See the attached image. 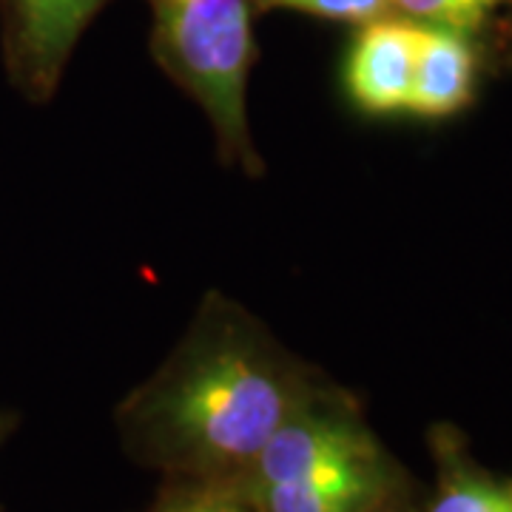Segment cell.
I'll return each instance as SVG.
<instances>
[{
    "mask_svg": "<svg viewBox=\"0 0 512 512\" xmlns=\"http://www.w3.org/2000/svg\"><path fill=\"white\" fill-rule=\"evenodd\" d=\"M319 376L254 313L211 291L163 365L117 407L120 441L168 481L231 484Z\"/></svg>",
    "mask_w": 512,
    "mask_h": 512,
    "instance_id": "obj_1",
    "label": "cell"
},
{
    "mask_svg": "<svg viewBox=\"0 0 512 512\" xmlns=\"http://www.w3.org/2000/svg\"><path fill=\"white\" fill-rule=\"evenodd\" d=\"M154 12L151 52L214 128L225 165L262 174V157L248 128V74L256 46L251 0H148Z\"/></svg>",
    "mask_w": 512,
    "mask_h": 512,
    "instance_id": "obj_2",
    "label": "cell"
},
{
    "mask_svg": "<svg viewBox=\"0 0 512 512\" xmlns=\"http://www.w3.org/2000/svg\"><path fill=\"white\" fill-rule=\"evenodd\" d=\"M376 450H382V444L370 433L356 402L330 384L328 376H319L271 433L248 470L228 487L248 495L291 484Z\"/></svg>",
    "mask_w": 512,
    "mask_h": 512,
    "instance_id": "obj_3",
    "label": "cell"
},
{
    "mask_svg": "<svg viewBox=\"0 0 512 512\" xmlns=\"http://www.w3.org/2000/svg\"><path fill=\"white\" fill-rule=\"evenodd\" d=\"M106 0H0L3 66L29 103L52 100L74 46Z\"/></svg>",
    "mask_w": 512,
    "mask_h": 512,
    "instance_id": "obj_4",
    "label": "cell"
},
{
    "mask_svg": "<svg viewBox=\"0 0 512 512\" xmlns=\"http://www.w3.org/2000/svg\"><path fill=\"white\" fill-rule=\"evenodd\" d=\"M419 23L376 18L362 23L345 66V86L367 114H402L410 106Z\"/></svg>",
    "mask_w": 512,
    "mask_h": 512,
    "instance_id": "obj_5",
    "label": "cell"
},
{
    "mask_svg": "<svg viewBox=\"0 0 512 512\" xmlns=\"http://www.w3.org/2000/svg\"><path fill=\"white\" fill-rule=\"evenodd\" d=\"M396 493V464L384 450H376L242 498L254 512H365Z\"/></svg>",
    "mask_w": 512,
    "mask_h": 512,
    "instance_id": "obj_6",
    "label": "cell"
},
{
    "mask_svg": "<svg viewBox=\"0 0 512 512\" xmlns=\"http://www.w3.org/2000/svg\"><path fill=\"white\" fill-rule=\"evenodd\" d=\"M476 52L464 32L419 23L416 72L410 92V114L441 120L461 111L473 97Z\"/></svg>",
    "mask_w": 512,
    "mask_h": 512,
    "instance_id": "obj_7",
    "label": "cell"
},
{
    "mask_svg": "<svg viewBox=\"0 0 512 512\" xmlns=\"http://www.w3.org/2000/svg\"><path fill=\"white\" fill-rule=\"evenodd\" d=\"M436 444L439 490L427 512H512V478L476 467L458 441L441 433Z\"/></svg>",
    "mask_w": 512,
    "mask_h": 512,
    "instance_id": "obj_8",
    "label": "cell"
},
{
    "mask_svg": "<svg viewBox=\"0 0 512 512\" xmlns=\"http://www.w3.org/2000/svg\"><path fill=\"white\" fill-rule=\"evenodd\" d=\"M151 512H254L228 484L214 481H168Z\"/></svg>",
    "mask_w": 512,
    "mask_h": 512,
    "instance_id": "obj_9",
    "label": "cell"
},
{
    "mask_svg": "<svg viewBox=\"0 0 512 512\" xmlns=\"http://www.w3.org/2000/svg\"><path fill=\"white\" fill-rule=\"evenodd\" d=\"M498 3L501 0H390V6H396L407 20L447 26L464 35L473 32Z\"/></svg>",
    "mask_w": 512,
    "mask_h": 512,
    "instance_id": "obj_10",
    "label": "cell"
},
{
    "mask_svg": "<svg viewBox=\"0 0 512 512\" xmlns=\"http://www.w3.org/2000/svg\"><path fill=\"white\" fill-rule=\"evenodd\" d=\"M254 9L268 12V9H293L316 18L342 20V23H370V20L384 18L390 9V0H251Z\"/></svg>",
    "mask_w": 512,
    "mask_h": 512,
    "instance_id": "obj_11",
    "label": "cell"
},
{
    "mask_svg": "<svg viewBox=\"0 0 512 512\" xmlns=\"http://www.w3.org/2000/svg\"><path fill=\"white\" fill-rule=\"evenodd\" d=\"M365 512H404L402 504H399V493L390 495V498H384L382 504H376V507H370Z\"/></svg>",
    "mask_w": 512,
    "mask_h": 512,
    "instance_id": "obj_12",
    "label": "cell"
},
{
    "mask_svg": "<svg viewBox=\"0 0 512 512\" xmlns=\"http://www.w3.org/2000/svg\"><path fill=\"white\" fill-rule=\"evenodd\" d=\"M15 427V419L12 416H6V413H0V441L9 436V430Z\"/></svg>",
    "mask_w": 512,
    "mask_h": 512,
    "instance_id": "obj_13",
    "label": "cell"
},
{
    "mask_svg": "<svg viewBox=\"0 0 512 512\" xmlns=\"http://www.w3.org/2000/svg\"><path fill=\"white\" fill-rule=\"evenodd\" d=\"M0 512H3V510H0Z\"/></svg>",
    "mask_w": 512,
    "mask_h": 512,
    "instance_id": "obj_14",
    "label": "cell"
}]
</instances>
